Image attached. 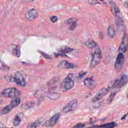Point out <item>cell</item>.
Instances as JSON below:
<instances>
[{
	"mask_svg": "<svg viewBox=\"0 0 128 128\" xmlns=\"http://www.w3.org/2000/svg\"><path fill=\"white\" fill-rule=\"evenodd\" d=\"M38 13L36 9H33L27 12L25 17L27 20L31 21L35 19L38 17Z\"/></svg>",
	"mask_w": 128,
	"mask_h": 128,
	"instance_id": "cell-12",
	"label": "cell"
},
{
	"mask_svg": "<svg viewBox=\"0 0 128 128\" xmlns=\"http://www.w3.org/2000/svg\"><path fill=\"white\" fill-rule=\"evenodd\" d=\"M8 51L12 54V55L17 57H19L21 56L20 48L18 45H15L13 44L9 46Z\"/></svg>",
	"mask_w": 128,
	"mask_h": 128,
	"instance_id": "cell-11",
	"label": "cell"
},
{
	"mask_svg": "<svg viewBox=\"0 0 128 128\" xmlns=\"http://www.w3.org/2000/svg\"><path fill=\"white\" fill-rule=\"evenodd\" d=\"M128 48V36L127 34H125L123 37L122 43L120 46L119 51L120 53L124 54L125 53Z\"/></svg>",
	"mask_w": 128,
	"mask_h": 128,
	"instance_id": "cell-9",
	"label": "cell"
},
{
	"mask_svg": "<svg viewBox=\"0 0 128 128\" xmlns=\"http://www.w3.org/2000/svg\"><path fill=\"white\" fill-rule=\"evenodd\" d=\"M13 81L18 85L21 87H25L26 85V80L23 75L20 72H17L14 76Z\"/></svg>",
	"mask_w": 128,
	"mask_h": 128,
	"instance_id": "cell-5",
	"label": "cell"
},
{
	"mask_svg": "<svg viewBox=\"0 0 128 128\" xmlns=\"http://www.w3.org/2000/svg\"><path fill=\"white\" fill-rule=\"evenodd\" d=\"M86 74V72H81V73H80L79 74V76H78V78H80V79H81Z\"/></svg>",
	"mask_w": 128,
	"mask_h": 128,
	"instance_id": "cell-32",
	"label": "cell"
},
{
	"mask_svg": "<svg viewBox=\"0 0 128 128\" xmlns=\"http://www.w3.org/2000/svg\"><path fill=\"white\" fill-rule=\"evenodd\" d=\"M84 85L89 89H92L94 88L96 85V83L95 80L92 78H86L84 81Z\"/></svg>",
	"mask_w": 128,
	"mask_h": 128,
	"instance_id": "cell-14",
	"label": "cell"
},
{
	"mask_svg": "<svg viewBox=\"0 0 128 128\" xmlns=\"http://www.w3.org/2000/svg\"><path fill=\"white\" fill-rule=\"evenodd\" d=\"M12 109V108H11L10 105L6 106L4 107L2 110H0V114L1 115H6L7 114H8L9 113H10Z\"/></svg>",
	"mask_w": 128,
	"mask_h": 128,
	"instance_id": "cell-24",
	"label": "cell"
},
{
	"mask_svg": "<svg viewBox=\"0 0 128 128\" xmlns=\"http://www.w3.org/2000/svg\"><path fill=\"white\" fill-rule=\"evenodd\" d=\"M117 92H112L110 95V96L109 97V98H108V100H107V102L108 103H112V102L113 101L115 96H116V94Z\"/></svg>",
	"mask_w": 128,
	"mask_h": 128,
	"instance_id": "cell-28",
	"label": "cell"
},
{
	"mask_svg": "<svg viewBox=\"0 0 128 128\" xmlns=\"http://www.w3.org/2000/svg\"><path fill=\"white\" fill-rule=\"evenodd\" d=\"M24 114L22 113H19L16 116L14 121H13V125L15 127L18 126L21 123L22 120L23 118Z\"/></svg>",
	"mask_w": 128,
	"mask_h": 128,
	"instance_id": "cell-17",
	"label": "cell"
},
{
	"mask_svg": "<svg viewBox=\"0 0 128 128\" xmlns=\"http://www.w3.org/2000/svg\"><path fill=\"white\" fill-rule=\"evenodd\" d=\"M124 6H125V8L127 10V14L128 15V1H126L124 3Z\"/></svg>",
	"mask_w": 128,
	"mask_h": 128,
	"instance_id": "cell-33",
	"label": "cell"
},
{
	"mask_svg": "<svg viewBox=\"0 0 128 128\" xmlns=\"http://www.w3.org/2000/svg\"><path fill=\"white\" fill-rule=\"evenodd\" d=\"M68 23L70 24V29L71 31L74 30L77 27V22L75 21V19L71 18L68 21Z\"/></svg>",
	"mask_w": 128,
	"mask_h": 128,
	"instance_id": "cell-25",
	"label": "cell"
},
{
	"mask_svg": "<svg viewBox=\"0 0 128 128\" xmlns=\"http://www.w3.org/2000/svg\"></svg>",
	"mask_w": 128,
	"mask_h": 128,
	"instance_id": "cell-37",
	"label": "cell"
},
{
	"mask_svg": "<svg viewBox=\"0 0 128 128\" xmlns=\"http://www.w3.org/2000/svg\"><path fill=\"white\" fill-rule=\"evenodd\" d=\"M60 113H57L55 115H54L53 116H52L50 119H49L48 121H47L44 126L46 127H53L54 125L56 124V123L58 122V120H59L60 118Z\"/></svg>",
	"mask_w": 128,
	"mask_h": 128,
	"instance_id": "cell-10",
	"label": "cell"
},
{
	"mask_svg": "<svg viewBox=\"0 0 128 128\" xmlns=\"http://www.w3.org/2000/svg\"><path fill=\"white\" fill-rule=\"evenodd\" d=\"M127 115H128V113L127 114L125 115L124 116V117H123L121 118V120H124V119L126 118V117H127Z\"/></svg>",
	"mask_w": 128,
	"mask_h": 128,
	"instance_id": "cell-34",
	"label": "cell"
},
{
	"mask_svg": "<svg viewBox=\"0 0 128 128\" xmlns=\"http://www.w3.org/2000/svg\"><path fill=\"white\" fill-rule=\"evenodd\" d=\"M115 23L118 29H122L124 27V21L121 13L115 16Z\"/></svg>",
	"mask_w": 128,
	"mask_h": 128,
	"instance_id": "cell-13",
	"label": "cell"
},
{
	"mask_svg": "<svg viewBox=\"0 0 128 128\" xmlns=\"http://www.w3.org/2000/svg\"><path fill=\"white\" fill-rule=\"evenodd\" d=\"M85 124H82V123H78L77 125L74 126L72 128H84L85 127Z\"/></svg>",
	"mask_w": 128,
	"mask_h": 128,
	"instance_id": "cell-29",
	"label": "cell"
},
{
	"mask_svg": "<svg viewBox=\"0 0 128 128\" xmlns=\"http://www.w3.org/2000/svg\"></svg>",
	"mask_w": 128,
	"mask_h": 128,
	"instance_id": "cell-38",
	"label": "cell"
},
{
	"mask_svg": "<svg viewBox=\"0 0 128 128\" xmlns=\"http://www.w3.org/2000/svg\"><path fill=\"white\" fill-rule=\"evenodd\" d=\"M58 51L59 52L63 53H69L72 52L74 51V49H72V48L67 47V46H64L61 47L58 49Z\"/></svg>",
	"mask_w": 128,
	"mask_h": 128,
	"instance_id": "cell-21",
	"label": "cell"
},
{
	"mask_svg": "<svg viewBox=\"0 0 128 128\" xmlns=\"http://www.w3.org/2000/svg\"><path fill=\"white\" fill-rule=\"evenodd\" d=\"M102 53L99 47H97L92 55V59L90 66L91 68H94L97 66L102 59Z\"/></svg>",
	"mask_w": 128,
	"mask_h": 128,
	"instance_id": "cell-1",
	"label": "cell"
},
{
	"mask_svg": "<svg viewBox=\"0 0 128 128\" xmlns=\"http://www.w3.org/2000/svg\"><path fill=\"white\" fill-rule=\"evenodd\" d=\"M78 106V102L76 100H73L67 104L63 109L62 112L64 113H67L75 110Z\"/></svg>",
	"mask_w": 128,
	"mask_h": 128,
	"instance_id": "cell-6",
	"label": "cell"
},
{
	"mask_svg": "<svg viewBox=\"0 0 128 128\" xmlns=\"http://www.w3.org/2000/svg\"><path fill=\"white\" fill-rule=\"evenodd\" d=\"M58 17L55 16H53L51 17V21L53 23H55L56 22H57L58 21Z\"/></svg>",
	"mask_w": 128,
	"mask_h": 128,
	"instance_id": "cell-30",
	"label": "cell"
},
{
	"mask_svg": "<svg viewBox=\"0 0 128 128\" xmlns=\"http://www.w3.org/2000/svg\"><path fill=\"white\" fill-rule=\"evenodd\" d=\"M21 94V92L14 87L4 89L2 92V95L6 98H16Z\"/></svg>",
	"mask_w": 128,
	"mask_h": 128,
	"instance_id": "cell-3",
	"label": "cell"
},
{
	"mask_svg": "<svg viewBox=\"0 0 128 128\" xmlns=\"http://www.w3.org/2000/svg\"><path fill=\"white\" fill-rule=\"evenodd\" d=\"M109 91V88H103L101 89L97 94L95 95V97L92 99L93 102H96L102 99L105 95H106Z\"/></svg>",
	"mask_w": 128,
	"mask_h": 128,
	"instance_id": "cell-7",
	"label": "cell"
},
{
	"mask_svg": "<svg viewBox=\"0 0 128 128\" xmlns=\"http://www.w3.org/2000/svg\"><path fill=\"white\" fill-rule=\"evenodd\" d=\"M27 1H28L29 2H33L35 1V0H27Z\"/></svg>",
	"mask_w": 128,
	"mask_h": 128,
	"instance_id": "cell-35",
	"label": "cell"
},
{
	"mask_svg": "<svg viewBox=\"0 0 128 128\" xmlns=\"http://www.w3.org/2000/svg\"><path fill=\"white\" fill-rule=\"evenodd\" d=\"M85 45L88 48H89V49H93V48H95L96 47V46H97V44H96L95 42H94L93 41H90L87 42L85 43Z\"/></svg>",
	"mask_w": 128,
	"mask_h": 128,
	"instance_id": "cell-27",
	"label": "cell"
},
{
	"mask_svg": "<svg viewBox=\"0 0 128 128\" xmlns=\"http://www.w3.org/2000/svg\"><path fill=\"white\" fill-rule=\"evenodd\" d=\"M71 75V74L69 75L63 80L60 86V89L62 91L66 92L74 87V82L72 79Z\"/></svg>",
	"mask_w": 128,
	"mask_h": 128,
	"instance_id": "cell-2",
	"label": "cell"
},
{
	"mask_svg": "<svg viewBox=\"0 0 128 128\" xmlns=\"http://www.w3.org/2000/svg\"><path fill=\"white\" fill-rule=\"evenodd\" d=\"M59 66L62 68L66 69H74L75 67V66L73 65V64L70 63L66 61H63L61 62L59 64Z\"/></svg>",
	"mask_w": 128,
	"mask_h": 128,
	"instance_id": "cell-16",
	"label": "cell"
},
{
	"mask_svg": "<svg viewBox=\"0 0 128 128\" xmlns=\"http://www.w3.org/2000/svg\"><path fill=\"white\" fill-rule=\"evenodd\" d=\"M47 97L51 100H57L60 97V94L57 93L50 92L47 94Z\"/></svg>",
	"mask_w": 128,
	"mask_h": 128,
	"instance_id": "cell-22",
	"label": "cell"
},
{
	"mask_svg": "<svg viewBox=\"0 0 128 128\" xmlns=\"http://www.w3.org/2000/svg\"><path fill=\"white\" fill-rule=\"evenodd\" d=\"M117 126V124L115 122H111L100 126H94L88 128H113Z\"/></svg>",
	"mask_w": 128,
	"mask_h": 128,
	"instance_id": "cell-18",
	"label": "cell"
},
{
	"mask_svg": "<svg viewBox=\"0 0 128 128\" xmlns=\"http://www.w3.org/2000/svg\"><path fill=\"white\" fill-rule=\"evenodd\" d=\"M110 6L111 11H112V13L113 14V15L114 16L120 13L119 8L115 2H114L113 1H111L110 3Z\"/></svg>",
	"mask_w": 128,
	"mask_h": 128,
	"instance_id": "cell-19",
	"label": "cell"
},
{
	"mask_svg": "<svg viewBox=\"0 0 128 128\" xmlns=\"http://www.w3.org/2000/svg\"><path fill=\"white\" fill-rule=\"evenodd\" d=\"M124 61V56L123 54L119 53L118 55L115 63V69L117 72H120L122 69L123 63Z\"/></svg>",
	"mask_w": 128,
	"mask_h": 128,
	"instance_id": "cell-8",
	"label": "cell"
},
{
	"mask_svg": "<svg viewBox=\"0 0 128 128\" xmlns=\"http://www.w3.org/2000/svg\"><path fill=\"white\" fill-rule=\"evenodd\" d=\"M21 102V99L20 98H16V99H15L13 100H12L11 102V104H10V106L11 107V108H14L16 107H17L19 105V104H20Z\"/></svg>",
	"mask_w": 128,
	"mask_h": 128,
	"instance_id": "cell-23",
	"label": "cell"
},
{
	"mask_svg": "<svg viewBox=\"0 0 128 128\" xmlns=\"http://www.w3.org/2000/svg\"><path fill=\"white\" fill-rule=\"evenodd\" d=\"M100 1H104V0H100Z\"/></svg>",
	"mask_w": 128,
	"mask_h": 128,
	"instance_id": "cell-36",
	"label": "cell"
},
{
	"mask_svg": "<svg viewBox=\"0 0 128 128\" xmlns=\"http://www.w3.org/2000/svg\"><path fill=\"white\" fill-rule=\"evenodd\" d=\"M128 82V76L127 75H123L119 80H117L114 81L113 84L111 85L110 88L112 89L114 88H120L124 86Z\"/></svg>",
	"mask_w": 128,
	"mask_h": 128,
	"instance_id": "cell-4",
	"label": "cell"
},
{
	"mask_svg": "<svg viewBox=\"0 0 128 128\" xmlns=\"http://www.w3.org/2000/svg\"><path fill=\"white\" fill-rule=\"evenodd\" d=\"M41 123V121L40 120H38L37 121H35L34 122L30 123L28 125L27 128H36L40 125Z\"/></svg>",
	"mask_w": 128,
	"mask_h": 128,
	"instance_id": "cell-26",
	"label": "cell"
},
{
	"mask_svg": "<svg viewBox=\"0 0 128 128\" xmlns=\"http://www.w3.org/2000/svg\"><path fill=\"white\" fill-rule=\"evenodd\" d=\"M59 81V78L58 77H55L52 79H51L48 84L49 89L50 90L55 89L58 86Z\"/></svg>",
	"mask_w": 128,
	"mask_h": 128,
	"instance_id": "cell-15",
	"label": "cell"
},
{
	"mask_svg": "<svg viewBox=\"0 0 128 128\" xmlns=\"http://www.w3.org/2000/svg\"><path fill=\"white\" fill-rule=\"evenodd\" d=\"M116 34V31L113 25H110L108 29V35L111 38H113Z\"/></svg>",
	"mask_w": 128,
	"mask_h": 128,
	"instance_id": "cell-20",
	"label": "cell"
},
{
	"mask_svg": "<svg viewBox=\"0 0 128 128\" xmlns=\"http://www.w3.org/2000/svg\"><path fill=\"white\" fill-rule=\"evenodd\" d=\"M40 52L42 54V55L44 57H45V58L48 59H51V57L49 55H48L47 54H46V53H44V52H41V51H40Z\"/></svg>",
	"mask_w": 128,
	"mask_h": 128,
	"instance_id": "cell-31",
	"label": "cell"
}]
</instances>
